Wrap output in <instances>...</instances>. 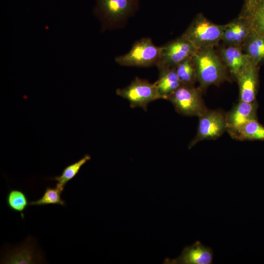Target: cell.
<instances>
[{
  "mask_svg": "<svg viewBox=\"0 0 264 264\" xmlns=\"http://www.w3.org/2000/svg\"><path fill=\"white\" fill-rule=\"evenodd\" d=\"M158 78L154 83L161 99H167L182 84L175 67L159 69Z\"/></svg>",
  "mask_w": 264,
  "mask_h": 264,
  "instance_id": "obj_15",
  "label": "cell"
},
{
  "mask_svg": "<svg viewBox=\"0 0 264 264\" xmlns=\"http://www.w3.org/2000/svg\"><path fill=\"white\" fill-rule=\"evenodd\" d=\"M201 88L226 80L227 68L214 47L198 49L193 56Z\"/></svg>",
  "mask_w": 264,
  "mask_h": 264,
  "instance_id": "obj_1",
  "label": "cell"
},
{
  "mask_svg": "<svg viewBox=\"0 0 264 264\" xmlns=\"http://www.w3.org/2000/svg\"><path fill=\"white\" fill-rule=\"evenodd\" d=\"M244 52L255 64L264 61V34L252 30L242 45Z\"/></svg>",
  "mask_w": 264,
  "mask_h": 264,
  "instance_id": "obj_16",
  "label": "cell"
},
{
  "mask_svg": "<svg viewBox=\"0 0 264 264\" xmlns=\"http://www.w3.org/2000/svg\"><path fill=\"white\" fill-rule=\"evenodd\" d=\"M261 0H244V2L240 16H245Z\"/></svg>",
  "mask_w": 264,
  "mask_h": 264,
  "instance_id": "obj_23",
  "label": "cell"
},
{
  "mask_svg": "<svg viewBox=\"0 0 264 264\" xmlns=\"http://www.w3.org/2000/svg\"><path fill=\"white\" fill-rule=\"evenodd\" d=\"M44 261L40 251L29 237L20 246L11 250L1 259V264H31L41 263Z\"/></svg>",
  "mask_w": 264,
  "mask_h": 264,
  "instance_id": "obj_11",
  "label": "cell"
},
{
  "mask_svg": "<svg viewBox=\"0 0 264 264\" xmlns=\"http://www.w3.org/2000/svg\"><path fill=\"white\" fill-rule=\"evenodd\" d=\"M226 130L225 116L219 110H207L199 116L197 134L188 146L191 149L204 140L215 139Z\"/></svg>",
  "mask_w": 264,
  "mask_h": 264,
  "instance_id": "obj_8",
  "label": "cell"
},
{
  "mask_svg": "<svg viewBox=\"0 0 264 264\" xmlns=\"http://www.w3.org/2000/svg\"><path fill=\"white\" fill-rule=\"evenodd\" d=\"M245 17L248 19L252 30L264 34V0L258 2Z\"/></svg>",
  "mask_w": 264,
  "mask_h": 264,
  "instance_id": "obj_22",
  "label": "cell"
},
{
  "mask_svg": "<svg viewBox=\"0 0 264 264\" xmlns=\"http://www.w3.org/2000/svg\"><path fill=\"white\" fill-rule=\"evenodd\" d=\"M63 190L57 186L47 187L43 196L38 199L29 202L30 205L43 206L57 204L66 206V202L61 198Z\"/></svg>",
  "mask_w": 264,
  "mask_h": 264,
  "instance_id": "obj_21",
  "label": "cell"
},
{
  "mask_svg": "<svg viewBox=\"0 0 264 264\" xmlns=\"http://www.w3.org/2000/svg\"><path fill=\"white\" fill-rule=\"evenodd\" d=\"M219 54L227 69L235 78L244 67L252 62L244 52L242 46L226 45L220 48Z\"/></svg>",
  "mask_w": 264,
  "mask_h": 264,
  "instance_id": "obj_14",
  "label": "cell"
},
{
  "mask_svg": "<svg viewBox=\"0 0 264 264\" xmlns=\"http://www.w3.org/2000/svg\"><path fill=\"white\" fill-rule=\"evenodd\" d=\"M179 113L200 116L207 110L203 103L201 89L195 86L182 85L166 99Z\"/></svg>",
  "mask_w": 264,
  "mask_h": 264,
  "instance_id": "obj_4",
  "label": "cell"
},
{
  "mask_svg": "<svg viewBox=\"0 0 264 264\" xmlns=\"http://www.w3.org/2000/svg\"><path fill=\"white\" fill-rule=\"evenodd\" d=\"M193 56L186 58L175 66L177 76L183 85L195 86L197 81V70Z\"/></svg>",
  "mask_w": 264,
  "mask_h": 264,
  "instance_id": "obj_18",
  "label": "cell"
},
{
  "mask_svg": "<svg viewBox=\"0 0 264 264\" xmlns=\"http://www.w3.org/2000/svg\"><path fill=\"white\" fill-rule=\"evenodd\" d=\"M230 134L240 140H264V127L255 119L247 122Z\"/></svg>",
  "mask_w": 264,
  "mask_h": 264,
  "instance_id": "obj_17",
  "label": "cell"
},
{
  "mask_svg": "<svg viewBox=\"0 0 264 264\" xmlns=\"http://www.w3.org/2000/svg\"><path fill=\"white\" fill-rule=\"evenodd\" d=\"M259 65L250 62L236 76L238 81L240 100L247 102L256 101L258 86Z\"/></svg>",
  "mask_w": 264,
  "mask_h": 264,
  "instance_id": "obj_10",
  "label": "cell"
},
{
  "mask_svg": "<svg viewBox=\"0 0 264 264\" xmlns=\"http://www.w3.org/2000/svg\"><path fill=\"white\" fill-rule=\"evenodd\" d=\"M116 93L126 99L131 108L139 107L145 111L150 103L161 99L154 83H151L138 77L127 87L117 89Z\"/></svg>",
  "mask_w": 264,
  "mask_h": 264,
  "instance_id": "obj_5",
  "label": "cell"
},
{
  "mask_svg": "<svg viewBox=\"0 0 264 264\" xmlns=\"http://www.w3.org/2000/svg\"><path fill=\"white\" fill-rule=\"evenodd\" d=\"M161 46L155 45L149 38L135 42L127 53L115 58L119 65L126 66L149 67L156 66L160 56Z\"/></svg>",
  "mask_w": 264,
  "mask_h": 264,
  "instance_id": "obj_3",
  "label": "cell"
},
{
  "mask_svg": "<svg viewBox=\"0 0 264 264\" xmlns=\"http://www.w3.org/2000/svg\"><path fill=\"white\" fill-rule=\"evenodd\" d=\"M251 31L252 27L247 18L239 16L225 24L221 41L226 45L242 46Z\"/></svg>",
  "mask_w": 264,
  "mask_h": 264,
  "instance_id": "obj_13",
  "label": "cell"
},
{
  "mask_svg": "<svg viewBox=\"0 0 264 264\" xmlns=\"http://www.w3.org/2000/svg\"><path fill=\"white\" fill-rule=\"evenodd\" d=\"M213 259L212 249L197 241L192 245L185 247L180 255L176 258H166L164 264H212Z\"/></svg>",
  "mask_w": 264,
  "mask_h": 264,
  "instance_id": "obj_9",
  "label": "cell"
},
{
  "mask_svg": "<svg viewBox=\"0 0 264 264\" xmlns=\"http://www.w3.org/2000/svg\"><path fill=\"white\" fill-rule=\"evenodd\" d=\"M225 24H218L198 14L181 35L197 49L215 47L221 41Z\"/></svg>",
  "mask_w": 264,
  "mask_h": 264,
  "instance_id": "obj_2",
  "label": "cell"
},
{
  "mask_svg": "<svg viewBox=\"0 0 264 264\" xmlns=\"http://www.w3.org/2000/svg\"><path fill=\"white\" fill-rule=\"evenodd\" d=\"M138 6V0H97L96 13L108 26L132 16Z\"/></svg>",
  "mask_w": 264,
  "mask_h": 264,
  "instance_id": "obj_6",
  "label": "cell"
},
{
  "mask_svg": "<svg viewBox=\"0 0 264 264\" xmlns=\"http://www.w3.org/2000/svg\"><path fill=\"white\" fill-rule=\"evenodd\" d=\"M29 202L26 195L18 189H11L7 194L6 203L11 210L20 212L21 217L24 218L23 212L26 209Z\"/></svg>",
  "mask_w": 264,
  "mask_h": 264,
  "instance_id": "obj_20",
  "label": "cell"
},
{
  "mask_svg": "<svg viewBox=\"0 0 264 264\" xmlns=\"http://www.w3.org/2000/svg\"><path fill=\"white\" fill-rule=\"evenodd\" d=\"M198 49L181 35L161 46L159 60L156 65L159 69L175 67L186 59L193 56Z\"/></svg>",
  "mask_w": 264,
  "mask_h": 264,
  "instance_id": "obj_7",
  "label": "cell"
},
{
  "mask_svg": "<svg viewBox=\"0 0 264 264\" xmlns=\"http://www.w3.org/2000/svg\"><path fill=\"white\" fill-rule=\"evenodd\" d=\"M90 158V155L85 154L77 161L65 167L60 176L51 178L57 182L56 186L64 190L66 184L77 175L82 166Z\"/></svg>",
  "mask_w": 264,
  "mask_h": 264,
  "instance_id": "obj_19",
  "label": "cell"
},
{
  "mask_svg": "<svg viewBox=\"0 0 264 264\" xmlns=\"http://www.w3.org/2000/svg\"><path fill=\"white\" fill-rule=\"evenodd\" d=\"M257 104L256 101L240 102L225 116L226 130L231 133L247 122L256 119Z\"/></svg>",
  "mask_w": 264,
  "mask_h": 264,
  "instance_id": "obj_12",
  "label": "cell"
}]
</instances>
